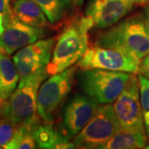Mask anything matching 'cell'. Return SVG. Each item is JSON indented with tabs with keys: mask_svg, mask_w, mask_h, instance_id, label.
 <instances>
[{
	"mask_svg": "<svg viewBox=\"0 0 149 149\" xmlns=\"http://www.w3.org/2000/svg\"><path fill=\"white\" fill-rule=\"evenodd\" d=\"M94 27L90 17L75 16L56 38L52 59L47 65L49 74H55L77 63L89 47V31Z\"/></svg>",
	"mask_w": 149,
	"mask_h": 149,
	"instance_id": "cell-1",
	"label": "cell"
},
{
	"mask_svg": "<svg viewBox=\"0 0 149 149\" xmlns=\"http://www.w3.org/2000/svg\"><path fill=\"white\" fill-rule=\"evenodd\" d=\"M95 46L120 49L141 61L149 54V31L144 16L136 14L120 20L97 37Z\"/></svg>",
	"mask_w": 149,
	"mask_h": 149,
	"instance_id": "cell-2",
	"label": "cell"
},
{
	"mask_svg": "<svg viewBox=\"0 0 149 149\" xmlns=\"http://www.w3.org/2000/svg\"><path fill=\"white\" fill-rule=\"evenodd\" d=\"M48 74L47 69L20 80L19 85L0 108V117L10 120L15 126L32 124L39 120L37 95Z\"/></svg>",
	"mask_w": 149,
	"mask_h": 149,
	"instance_id": "cell-3",
	"label": "cell"
},
{
	"mask_svg": "<svg viewBox=\"0 0 149 149\" xmlns=\"http://www.w3.org/2000/svg\"><path fill=\"white\" fill-rule=\"evenodd\" d=\"M130 73L104 69H80L76 73L78 86L85 95L100 104H111L124 90Z\"/></svg>",
	"mask_w": 149,
	"mask_h": 149,
	"instance_id": "cell-4",
	"label": "cell"
},
{
	"mask_svg": "<svg viewBox=\"0 0 149 149\" xmlns=\"http://www.w3.org/2000/svg\"><path fill=\"white\" fill-rule=\"evenodd\" d=\"M76 66L52 74L43 81L37 95V114L46 123H53L57 117L59 109L71 91Z\"/></svg>",
	"mask_w": 149,
	"mask_h": 149,
	"instance_id": "cell-5",
	"label": "cell"
},
{
	"mask_svg": "<svg viewBox=\"0 0 149 149\" xmlns=\"http://www.w3.org/2000/svg\"><path fill=\"white\" fill-rule=\"evenodd\" d=\"M120 129L113 105L100 104L95 114L74 137L73 143L80 148H99Z\"/></svg>",
	"mask_w": 149,
	"mask_h": 149,
	"instance_id": "cell-6",
	"label": "cell"
},
{
	"mask_svg": "<svg viewBox=\"0 0 149 149\" xmlns=\"http://www.w3.org/2000/svg\"><path fill=\"white\" fill-rule=\"evenodd\" d=\"M113 109L121 129L146 134L140 100L139 79L136 74H131L126 87L113 102Z\"/></svg>",
	"mask_w": 149,
	"mask_h": 149,
	"instance_id": "cell-7",
	"label": "cell"
},
{
	"mask_svg": "<svg viewBox=\"0 0 149 149\" xmlns=\"http://www.w3.org/2000/svg\"><path fill=\"white\" fill-rule=\"evenodd\" d=\"M141 61L134 56L120 49L95 46L88 48L77 62L80 69H104L137 74Z\"/></svg>",
	"mask_w": 149,
	"mask_h": 149,
	"instance_id": "cell-8",
	"label": "cell"
},
{
	"mask_svg": "<svg viewBox=\"0 0 149 149\" xmlns=\"http://www.w3.org/2000/svg\"><path fill=\"white\" fill-rule=\"evenodd\" d=\"M44 27L29 26L18 20L13 10L3 16V32L0 37V52L13 55L17 51L45 37Z\"/></svg>",
	"mask_w": 149,
	"mask_h": 149,
	"instance_id": "cell-9",
	"label": "cell"
},
{
	"mask_svg": "<svg viewBox=\"0 0 149 149\" xmlns=\"http://www.w3.org/2000/svg\"><path fill=\"white\" fill-rule=\"evenodd\" d=\"M56 37H52L29 44L18 50L13 61L16 65L20 80L47 69L56 42Z\"/></svg>",
	"mask_w": 149,
	"mask_h": 149,
	"instance_id": "cell-10",
	"label": "cell"
},
{
	"mask_svg": "<svg viewBox=\"0 0 149 149\" xmlns=\"http://www.w3.org/2000/svg\"><path fill=\"white\" fill-rule=\"evenodd\" d=\"M100 104L85 94L71 96L63 109V126L70 138L75 137L95 114Z\"/></svg>",
	"mask_w": 149,
	"mask_h": 149,
	"instance_id": "cell-11",
	"label": "cell"
},
{
	"mask_svg": "<svg viewBox=\"0 0 149 149\" xmlns=\"http://www.w3.org/2000/svg\"><path fill=\"white\" fill-rule=\"evenodd\" d=\"M133 5L128 0H90L85 14L92 19L94 27L107 29L122 20Z\"/></svg>",
	"mask_w": 149,
	"mask_h": 149,
	"instance_id": "cell-12",
	"label": "cell"
},
{
	"mask_svg": "<svg viewBox=\"0 0 149 149\" xmlns=\"http://www.w3.org/2000/svg\"><path fill=\"white\" fill-rule=\"evenodd\" d=\"M34 137L39 148H76L75 144L70 142L69 136L61 133L52 125V123L45 122L43 124L38 123L34 128Z\"/></svg>",
	"mask_w": 149,
	"mask_h": 149,
	"instance_id": "cell-13",
	"label": "cell"
},
{
	"mask_svg": "<svg viewBox=\"0 0 149 149\" xmlns=\"http://www.w3.org/2000/svg\"><path fill=\"white\" fill-rule=\"evenodd\" d=\"M12 10L18 20L29 26L44 28L48 26L44 12L32 0H15Z\"/></svg>",
	"mask_w": 149,
	"mask_h": 149,
	"instance_id": "cell-14",
	"label": "cell"
},
{
	"mask_svg": "<svg viewBox=\"0 0 149 149\" xmlns=\"http://www.w3.org/2000/svg\"><path fill=\"white\" fill-rule=\"evenodd\" d=\"M20 80L13 61L8 55L0 52V93L5 102L15 91Z\"/></svg>",
	"mask_w": 149,
	"mask_h": 149,
	"instance_id": "cell-15",
	"label": "cell"
},
{
	"mask_svg": "<svg viewBox=\"0 0 149 149\" xmlns=\"http://www.w3.org/2000/svg\"><path fill=\"white\" fill-rule=\"evenodd\" d=\"M147 144L146 134L128 132L120 129L100 149H128L143 148Z\"/></svg>",
	"mask_w": 149,
	"mask_h": 149,
	"instance_id": "cell-16",
	"label": "cell"
},
{
	"mask_svg": "<svg viewBox=\"0 0 149 149\" xmlns=\"http://www.w3.org/2000/svg\"><path fill=\"white\" fill-rule=\"evenodd\" d=\"M39 6L51 24L63 20L69 13L72 0H32Z\"/></svg>",
	"mask_w": 149,
	"mask_h": 149,
	"instance_id": "cell-17",
	"label": "cell"
},
{
	"mask_svg": "<svg viewBox=\"0 0 149 149\" xmlns=\"http://www.w3.org/2000/svg\"><path fill=\"white\" fill-rule=\"evenodd\" d=\"M39 120L32 124L17 127L16 133L9 143L8 149H33L37 148V144L34 137V128Z\"/></svg>",
	"mask_w": 149,
	"mask_h": 149,
	"instance_id": "cell-18",
	"label": "cell"
},
{
	"mask_svg": "<svg viewBox=\"0 0 149 149\" xmlns=\"http://www.w3.org/2000/svg\"><path fill=\"white\" fill-rule=\"evenodd\" d=\"M140 100L146 134L149 137V80L142 74L139 75Z\"/></svg>",
	"mask_w": 149,
	"mask_h": 149,
	"instance_id": "cell-19",
	"label": "cell"
},
{
	"mask_svg": "<svg viewBox=\"0 0 149 149\" xmlns=\"http://www.w3.org/2000/svg\"><path fill=\"white\" fill-rule=\"evenodd\" d=\"M17 126L10 120L0 117V148H6L16 133Z\"/></svg>",
	"mask_w": 149,
	"mask_h": 149,
	"instance_id": "cell-20",
	"label": "cell"
},
{
	"mask_svg": "<svg viewBox=\"0 0 149 149\" xmlns=\"http://www.w3.org/2000/svg\"><path fill=\"white\" fill-rule=\"evenodd\" d=\"M139 73L149 80V54L141 60Z\"/></svg>",
	"mask_w": 149,
	"mask_h": 149,
	"instance_id": "cell-21",
	"label": "cell"
},
{
	"mask_svg": "<svg viewBox=\"0 0 149 149\" xmlns=\"http://www.w3.org/2000/svg\"><path fill=\"white\" fill-rule=\"evenodd\" d=\"M11 0H0V13L3 16H5L12 11L10 8Z\"/></svg>",
	"mask_w": 149,
	"mask_h": 149,
	"instance_id": "cell-22",
	"label": "cell"
},
{
	"mask_svg": "<svg viewBox=\"0 0 149 149\" xmlns=\"http://www.w3.org/2000/svg\"><path fill=\"white\" fill-rule=\"evenodd\" d=\"M144 20H145L147 27H148V29L149 31V4L146 8L145 12H144Z\"/></svg>",
	"mask_w": 149,
	"mask_h": 149,
	"instance_id": "cell-23",
	"label": "cell"
},
{
	"mask_svg": "<svg viewBox=\"0 0 149 149\" xmlns=\"http://www.w3.org/2000/svg\"><path fill=\"white\" fill-rule=\"evenodd\" d=\"M132 4H146L148 3L149 0H128Z\"/></svg>",
	"mask_w": 149,
	"mask_h": 149,
	"instance_id": "cell-24",
	"label": "cell"
},
{
	"mask_svg": "<svg viewBox=\"0 0 149 149\" xmlns=\"http://www.w3.org/2000/svg\"><path fill=\"white\" fill-rule=\"evenodd\" d=\"M3 32V16L0 13V37Z\"/></svg>",
	"mask_w": 149,
	"mask_h": 149,
	"instance_id": "cell-25",
	"label": "cell"
},
{
	"mask_svg": "<svg viewBox=\"0 0 149 149\" xmlns=\"http://www.w3.org/2000/svg\"><path fill=\"white\" fill-rule=\"evenodd\" d=\"M72 2L74 3V5L76 6H82L84 4V2H85V0H72Z\"/></svg>",
	"mask_w": 149,
	"mask_h": 149,
	"instance_id": "cell-26",
	"label": "cell"
},
{
	"mask_svg": "<svg viewBox=\"0 0 149 149\" xmlns=\"http://www.w3.org/2000/svg\"><path fill=\"white\" fill-rule=\"evenodd\" d=\"M4 104V101L3 100V99L1 98V93H0V108L3 106V104Z\"/></svg>",
	"mask_w": 149,
	"mask_h": 149,
	"instance_id": "cell-27",
	"label": "cell"
},
{
	"mask_svg": "<svg viewBox=\"0 0 149 149\" xmlns=\"http://www.w3.org/2000/svg\"><path fill=\"white\" fill-rule=\"evenodd\" d=\"M145 148H146L149 149V141H148V143L146 144V147H145Z\"/></svg>",
	"mask_w": 149,
	"mask_h": 149,
	"instance_id": "cell-28",
	"label": "cell"
}]
</instances>
